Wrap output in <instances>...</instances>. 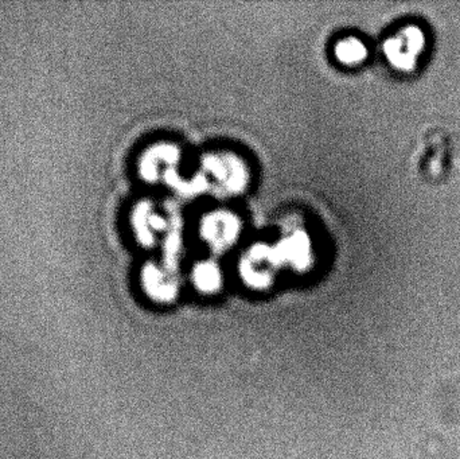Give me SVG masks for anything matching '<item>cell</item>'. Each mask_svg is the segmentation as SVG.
<instances>
[{"label": "cell", "instance_id": "52a82bcc", "mask_svg": "<svg viewBox=\"0 0 460 459\" xmlns=\"http://www.w3.org/2000/svg\"><path fill=\"white\" fill-rule=\"evenodd\" d=\"M181 158L180 148L172 145H158L145 153L140 158L139 174L143 180L147 182H155L158 181L159 162H167V163H177Z\"/></svg>", "mask_w": 460, "mask_h": 459}, {"label": "cell", "instance_id": "ba28073f", "mask_svg": "<svg viewBox=\"0 0 460 459\" xmlns=\"http://www.w3.org/2000/svg\"><path fill=\"white\" fill-rule=\"evenodd\" d=\"M191 279L202 294H215L223 288L224 277L220 267L212 260L199 261L194 266Z\"/></svg>", "mask_w": 460, "mask_h": 459}, {"label": "cell", "instance_id": "7a4b0ae2", "mask_svg": "<svg viewBox=\"0 0 460 459\" xmlns=\"http://www.w3.org/2000/svg\"><path fill=\"white\" fill-rule=\"evenodd\" d=\"M314 263V247L310 234L296 231L276 245H270V264L272 267L288 264L295 271H305Z\"/></svg>", "mask_w": 460, "mask_h": 459}, {"label": "cell", "instance_id": "8992f818", "mask_svg": "<svg viewBox=\"0 0 460 459\" xmlns=\"http://www.w3.org/2000/svg\"><path fill=\"white\" fill-rule=\"evenodd\" d=\"M142 285L146 293L156 301L170 302L177 296V283L155 264L148 263L143 267Z\"/></svg>", "mask_w": 460, "mask_h": 459}, {"label": "cell", "instance_id": "277c9868", "mask_svg": "<svg viewBox=\"0 0 460 459\" xmlns=\"http://www.w3.org/2000/svg\"><path fill=\"white\" fill-rule=\"evenodd\" d=\"M202 239L217 252L228 250L235 242L241 232V221L230 212H213L207 215L201 223Z\"/></svg>", "mask_w": 460, "mask_h": 459}, {"label": "cell", "instance_id": "5b68a950", "mask_svg": "<svg viewBox=\"0 0 460 459\" xmlns=\"http://www.w3.org/2000/svg\"><path fill=\"white\" fill-rule=\"evenodd\" d=\"M131 225L137 242L145 247H151L155 243L154 234L166 229L167 223L164 217L154 212L153 205L146 201L140 202L137 207H134Z\"/></svg>", "mask_w": 460, "mask_h": 459}, {"label": "cell", "instance_id": "9c48e42d", "mask_svg": "<svg viewBox=\"0 0 460 459\" xmlns=\"http://www.w3.org/2000/svg\"><path fill=\"white\" fill-rule=\"evenodd\" d=\"M334 57L343 66H358L369 57V49L358 37H345L335 43Z\"/></svg>", "mask_w": 460, "mask_h": 459}, {"label": "cell", "instance_id": "3957f363", "mask_svg": "<svg viewBox=\"0 0 460 459\" xmlns=\"http://www.w3.org/2000/svg\"><path fill=\"white\" fill-rule=\"evenodd\" d=\"M202 166L223 185L229 193H241L249 183V172L243 161L232 154L207 155Z\"/></svg>", "mask_w": 460, "mask_h": 459}, {"label": "cell", "instance_id": "6da1fadb", "mask_svg": "<svg viewBox=\"0 0 460 459\" xmlns=\"http://www.w3.org/2000/svg\"><path fill=\"white\" fill-rule=\"evenodd\" d=\"M427 49L426 31L418 24H408L383 43V53L392 69L412 73L418 69Z\"/></svg>", "mask_w": 460, "mask_h": 459}]
</instances>
